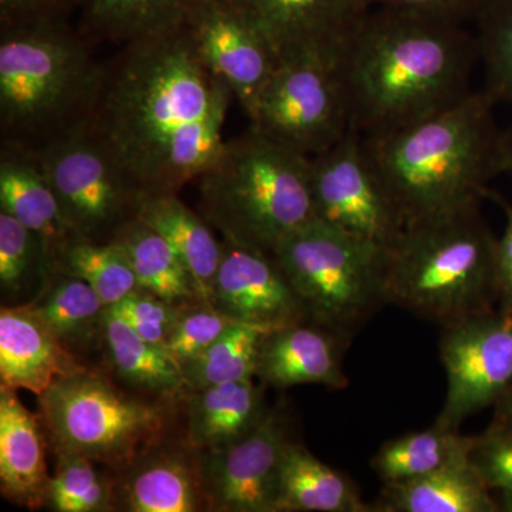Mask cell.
<instances>
[{
    "instance_id": "cell-30",
    "label": "cell",
    "mask_w": 512,
    "mask_h": 512,
    "mask_svg": "<svg viewBox=\"0 0 512 512\" xmlns=\"http://www.w3.org/2000/svg\"><path fill=\"white\" fill-rule=\"evenodd\" d=\"M55 279L49 291L33 308L45 320L56 338L66 345L87 343L96 333L103 338L107 306L83 279L64 272L50 271Z\"/></svg>"
},
{
    "instance_id": "cell-9",
    "label": "cell",
    "mask_w": 512,
    "mask_h": 512,
    "mask_svg": "<svg viewBox=\"0 0 512 512\" xmlns=\"http://www.w3.org/2000/svg\"><path fill=\"white\" fill-rule=\"evenodd\" d=\"M36 154L74 238L110 242L137 218L146 191L92 117Z\"/></svg>"
},
{
    "instance_id": "cell-23",
    "label": "cell",
    "mask_w": 512,
    "mask_h": 512,
    "mask_svg": "<svg viewBox=\"0 0 512 512\" xmlns=\"http://www.w3.org/2000/svg\"><path fill=\"white\" fill-rule=\"evenodd\" d=\"M137 218L150 225L173 247L197 285L202 301L210 302L212 286L222 256V241L201 212L192 211L177 192L146 194Z\"/></svg>"
},
{
    "instance_id": "cell-16",
    "label": "cell",
    "mask_w": 512,
    "mask_h": 512,
    "mask_svg": "<svg viewBox=\"0 0 512 512\" xmlns=\"http://www.w3.org/2000/svg\"><path fill=\"white\" fill-rule=\"evenodd\" d=\"M210 303L237 322L269 329L308 320L274 255L225 239Z\"/></svg>"
},
{
    "instance_id": "cell-18",
    "label": "cell",
    "mask_w": 512,
    "mask_h": 512,
    "mask_svg": "<svg viewBox=\"0 0 512 512\" xmlns=\"http://www.w3.org/2000/svg\"><path fill=\"white\" fill-rule=\"evenodd\" d=\"M82 367L30 306L0 311V387L45 392L57 377Z\"/></svg>"
},
{
    "instance_id": "cell-34",
    "label": "cell",
    "mask_w": 512,
    "mask_h": 512,
    "mask_svg": "<svg viewBox=\"0 0 512 512\" xmlns=\"http://www.w3.org/2000/svg\"><path fill=\"white\" fill-rule=\"evenodd\" d=\"M57 466L47 487L45 507L56 512H101L113 507L114 487L96 463L79 454L56 451Z\"/></svg>"
},
{
    "instance_id": "cell-22",
    "label": "cell",
    "mask_w": 512,
    "mask_h": 512,
    "mask_svg": "<svg viewBox=\"0 0 512 512\" xmlns=\"http://www.w3.org/2000/svg\"><path fill=\"white\" fill-rule=\"evenodd\" d=\"M255 379L239 380L191 392L187 403L188 441L195 450L228 446L247 436L265 419L261 386Z\"/></svg>"
},
{
    "instance_id": "cell-43",
    "label": "cell",
    "mask_w": 512,
    "mask_h": 512,
    "mask_svg": "<svg viewBox=\"0 0 512 512\" xmlns=\"http://www.w3.org/2000/svg\"><path fill=\"white\" fill-rule=\"evenodd\" d=\"M493 420L512 423V384L508 387L507 392L501 396V399L494 404Z\"/></svg>"
},
{
    "instance_id": "cell-7",
    "label": "cell",
    "mask_w": 512,
    "mask_h": 512,
    "mask_svg": "<svg viewBox=\"0 0 512 512\" xmlns=\"http://www.w3.org/2000/svg\"><path fill=\"white\" fill-rule=\"evenodd\" d=\"M311 322L349 339L387 305V251L319 221L272 252Z\"/></svg>"
},
{
    "instance_id": "cell-44",
    "label": "cell",
    "mask_w": 512,
    "mask_h": 512,
    "mask_svg": "<svg viewBox=\"0 0 512 512\" xmlns=\"http://www.w3.org/2000/svg\"><path fill=\"white\" fill-rule=\"evenodd\" d=\"M500 511L512 512V501H500Z\"/></svg>"
},
{
    "instance_id": "cell-26",
    "label": "cell",
    "mask_w": 512,
    "mask_h": 512,
    "mask_svg": "<svg viewBox=\"0 0 512 512\" xmlns=\"http://www.w3.org/2000/svg\"><path fill=\"white\" fill-rule=\"evenodd\" d=\"M198 0H80L79 29L94 45L124 46L184 28Z\"/></svg>"
},
{
    "instance_id": "cell-21",
    "label": "cell",
    "mask_w": 512,
    "mask_h": 512,
    "mask_svg": "<svg viewBox=\"0 0 512 512\" xmlns=\"http://www.w3.org/2000/svg\"><path fill=\"white\" fill-rule=\"evenodd\" d=\"M275 512H375L355 481L299 443L286 444L279 467Z\"/></svg>"
},
{
    "instance_id": "cell-29",
    "label": "cell",
    "mask_w": 512,
    "mask_h": 512,
    "mask_svg": "<svg viewBox=\"0 0 512 512\" xmlns=\"http://www.w3.org/2000/svg\"><path fill=\"white\" fill-rule=\"evenodd\" d=\"M111 242L119 245L127 256L138 288L170 302H204L177 252L140 218L127 222Z\"/></svg>"
},
{
    "instance_id": "cell-42",
    "label": "cell",
    "mask_w": 512,
    "mask_h": 512,
    "mask_svg": "<svg viewBox=\"0 0 512 512\" xmlns=\"http://www.w3.org/2000/svg\"><path fill=\"white\" fill-rule=\"evenodd\" d=\"M498 164H500V175H507L512 181V123L501 130Z\"/></svg>"
},
{
    "instance_id": "cell-33",
    "label": "cell",
    "mask_w": 512,
    "mask_h": 512,
    "mask_svg": "<svg viewBox=\"0 0 512 512\" xmlns=\"http://www.w3.org/2000/svg\"><path fill=\"white\" fill-rule=\"evenodd\" d=\"M474 20L483 90L495 103L512 106V0H488Z\"/></svg>"
},
{
    "instance_id": "cell-6",
    "label": "cell",
    "mask_w": 512,
    "mask_h": 512,
    "mask_svg": "<svg viewBox=\"0 0 512 512\" xmlns=\"http://www.w3.org/2000/svg\"><path fill=\"white\" fill-rule=\"evenodd\" d=\"M495 255L480 205L410 222L387 251V301L440 328L494 311Z\"/></svg>"
},
{
    "instance_id": "cell-3",
    "label": "cell",
    "mask_w": 512,
    "mask_h": 512,
    "mask_svg": "<svg viewBox=\"0 0 512 512\" xmlns=\"http://www.w3.org/2000/svg\"><path fill=\"white\" fill-rule=\"evenodd\" d=\"M497 103L483 89L410 126L363 137L367 154L404 221L480 205L500 175Z\"/></svg>"
},
{
    "instance_id": "cell-5",
    "label": "cell",
    "mask_w": 512,
    "mask_h": 512,
    "mask_svg": "<svg viewBox=\"0 0 512 512\" xmlns=\"http://www.w3.org/2000/svg\"><path fill=\"white\" fill-rule=\"evenodd\" d=\"M311 157L249 124L198 178L200 212L225 241L271 254L315 221Z\"/></svg>"
},
{
    "instance_id": "cell-28",
    "label": "cell",
    "mask_w": 512,
    "mask_h": 512,
    "mask_svg": "<svg viewBox=\"0 0 512 512\" xmlns=\"http://www.w3.org/2000/svg\"><path fill=\"white\" fill-rule=\"evenodd\" d=\"M103 340L111 366L131 386L161 397L191 392L183 369L167 349L141 338L109 309L104 315Z\"/></svg>"
},
{
    "instance_id": "cell-36",
    "label": "cell",
    "mask_w": 512,
    "mask_h": 512,
    "mask_svg": "<svg viewBox=\"0 0 512 512\" xmlns=\"http://www.w3.org/2000/svg\"><path fill=\"white\" fill-rule=\"evenodd\" d=\"M237 320L228 318L210 302H194L185 306L165 349L183 366L224 335Z\"/></svg>"
},
{
    "instance_id": "cell-4",
    "label": "cell",
    "mask_w": 512,
    "mask_h": 512,
    "mask_svg": "<svg viewBox=\"0 0 512 512\" xmlns=\"http://www.w3.org/2000/svg\"><path fill=\"white\" fill-rule=\"evenodd\" d=\"M69 20L0 28V138L39 150L93 117L106 63Z\"/></svg>"
},
{
    "instance_id": "cell-20",
    "label": "cell",
    "mask_w": 512,
    "mask_h": 512,
    "mask_svg": "<svg viewBox=\"0 0 512 512\" xmlns=\"http://www.w3.org/2000/svg\"><path fill=\"white\" fill-rule=\"evenodd\" d=\"M40 417L20 402L16 390L0 387V488L13 503L45 507L50 477Z\"/></svg>"
},
{
    "instance_id": "cell-39",
    "label": "cell",
    "mask_w": 512,
    "mask_h": 512,
    "mask_svg": "<svg viewBox=\"0 0 512 512\" xmlns=\"http://www.w3.org/2000/svg\"><path fill=\"white\" fill-rule=\"evenodd\" d=\"M79 5L80 0H0V28L69 20Z\"/></svg>"
},
{
    "instance_id": "cell-35",
    "label": "cell",
    "mask_w": 512,
    "mask_h": 512,
    "mask_svg": "<svg viewBox=\"0 0 512 512\" xmlns=\"http://www.w3.org/2000/svg\"><path fill=\"white\" fill-rule=\"evenodd\" d=\"M49 269V254L42 239L0 211V285L3 292H19L36 272L49 274Z\"/></svg>"
},
{
    "instance_id": "cell-11",
    "label": "cell",
    "mask_w": 512,
    "mask_h": 512,
    "mask_svg": "<svg viewBox=\"0 0 512 512\" xmlns=\"http://www.w3.org/2000/svg\"><path fill=\"white\" fill-rule=\"evenodd\" d=\"M309 185L316 221L384 251L399 241L402 215L357 131L350 130L328 150L311 157Z\"/></svg>"
},
{
    "instance_id": "cell-13",
    "label": "cell",
    "mask_w": 512,
    "mask_h": 512,
    "mask_svg": "<svg viewBox=\"0 0 512 512\" xmlns=\"http://www.w3.org/2000/svg\"><path fill=\"white\" fill-rule=\"evenodd\" d=\"M278 413L269 410L251 433L217 450L200 451L208 507L228 512H275L279 467L289 443Z\"/></svg>"
},
{
    "instance_id": "cell-27",
    "label": "cell",
    "mask_w": 512,
    "mask_h": 512,
    "mask_svg": "<svg viewBox=\"0 0 512 512\" xmlns=\"http://www.w3.org/2000/svg\"><path fill=\"white\" fill-rule=\"evenodd\" d=\"M474 437L434 421L433 426L386 441L370 460L383 484L410 480L470 463Z\"/></svg>"
},
{
    "instance_id": "cell-15",
    "label": "cell",
    "mask_w": 512,
    "mask_h": 512,
    "mask_svg": "<svg viewBox=\"0 0 512 512\" xmlns=\"http://www.w3.org/2000/svg\"><path fill=\"white\" fill-rule=\"evenodd\" d=\"M248 20L279 62L305 53L343 55L370 8L366 0H225Z\"/></svg>"
},
{
    "instance_id": "cell-31",
    "label": "cell",
    "mask_w": 512,
    "mask_h": 512,
    "mask_svg": "<svg viewBox=\"0 0 512 512\" xmlns=\"http://www.w3.org/2000/svg\"><path fill=\"white\" fill-rule=\"evenodd\" d=\"M50 271L64 272L92 286L107 308L138 288L127 256L114 242L72 238L50 264Z\"/></svg>"
},
{
    "instance_id": "cell-8",
    "label": "cell",
    "mask_w": 512,
    "mask_h": 512,
    "mask_svg": "<svg viewBox=\"0 0 512 512\" xmlns=\"http://www.w3.org/2000/svg\"><path fill=\"white\" fill-rule=\"evenodd\" d=\"M39 417L56 451L114 468L131 466L157 443L167 413L79 367L39 394Z\"/></svg>"
},
{
    "instance_id": "cell-14",
    "label": "cell",
    "mask_w": 512,
    "mask_h": 512,
    "mask_svg": "<svg viewBox=\"0 0 512 512\" xmlns=\"http://www.w3.org/2000/svg\"><path fill=\"white\" fill-rule=\"evenodd\" d=\"M185 29L202 62L227 84L251 120L279 63L274 49L225 0H198Z\"/></svg>"
},
{
    "instance_id": "cell-24",
    "label": "cell",
    "mask_w": 512,
    "mask_h": 512,
    "mask_svg": "<svg viewBox=\"0 0 512 512\" xmlns=\"http://www.w3.org/2000/svg\"><path fill=\"white\" fill-rule=\"evenodd\" d=\"M121 488L131 512H194L208 507L202 491L200 461L181 451L141 454Z\"/></svg>"
},
{
    "instance_id": "cell-37",
    "label": "cell",
    "mask_w": 512,
    "mask_h": 512,
    "mask_svg": "<svg viewBox=\"0 0 512 512\" xmlns=\"http://www.w3.org/2000/svg\"><path fill=\"white\" fill-rule=\"evenodd\" d=\"M187 305L167 301L156 293L137 288L107 309L124 320L141 338L165 348Z\"/></svg>"
},
{
    "instance_id": "cell-25",
    "label": "cell",
    "mask_w": 512,
    "mask_h": 512,
    "mask_svg": "<svg viewBox=\"0 0 512 512\" xmlns=\"http://www.w3.org/2000/svg\"><path fill=\"white\" fill-rule=\"evenodd\" d=\"M470 463L443 468L426 476L383 484L373 504L379 512H498L493 497Z\"/></svg>"
},
{
    "instance_id": "cell-38",
    "label": "cell",
    "mask_w": 512,
    "mask_h": 512,
    "mask_svg": "<svg viewBox=\"0 0 512 512\" xmlns=\"http://www.w3.org/2000/svg\"><path fill=\"white\" fill-rule=\"evenodd\" d=\"M470 464L476 468L500 501H512V423L493 420L484 433L474 437Z\"/></svg>"
},
{
    "instance_id": "cell-10",
    "label": "cell",
    "mask_w": 512,
    "mask_h": 512,
    "mask_svg": "<svg viewBox=\"0 0 512 512\" xmlns=\"http://www.w3.org/2000/svg\"><path fill=\"white\" fill-rule=\"evenodd\" d=\"M342 56L305 53L281 60L249 124L308 157L338 143L352 130Z\"/></svg>"
},
{
    "instance_id": "cell-2",
    "label": "cell",
    "mask_w": 512,
    "mask_h": 512,
    "mask_svg": "<svg viewBox=\"0 0 512 512\" xmlns=\"http://www.w3.org/2000/svg\"><path fill=\"white\" fill-rule=\"evenodd\" d=\"M342 64L352 130L370 137L429 119L474 92L480 56L463 22L372 8Z\"/></svg>"
},
{
    "instance_id": "cell-32",
    "label": "cell",
    "mask_w": 512,
    "mask_h": 512,
    "mask_svg": "<svg viewBox=\"0 0 512 512\" xmlns=\"http://www.w3.org/2000/svg\"><path fill=\"white\" fill-rule=\"evenodd\" d=\"M274 329L235 323L210 348L181 366L191 392L227 382L255 379L262 340Z\"/></svg>"
},
{
    "instance_id": "cell-1",
    "label": "cell",
    "mask_w": 512,
    "mask_h": 512,
    "mask_svg": "<svg viewBox=\"0 0 512 512\" xmlns=\"http://www.w3.org/2000/svg\"><path fill=\"white\" fill-rule=\"evenodd\" d=\"M234 100L184 26L120 46L92 119L146 194H178L220 153Z\"/></svg>"
},
{
    "instance_id": "cell-12",
    "label": "cell",
    "mask_w": 512,
    "mask_h": 512,
    "mask_svg": "<svg viewBox=\"0 0 512 512\" xmlns=\"http://www.w3.org/2000/svg\"><path fill=\"white\" fill-rule=\"evenodd\" d=\"M447 394L436 421L461 423L494 406L512 384V318L494 309L441 328Z\"/></svg>"
},
{
    "instance_id": "cell-19",
    "label": "cell",
    "mask_w": 512,
    "mask_h": 512,
    "mask_svg": "<svg viewBox=\"0 0 512 512\" xmlns=\"http://www.w3.org/2000/svg\"><path fill=\"white\" fill-rule=\"evenodd\" d=\"M0 211L42 239L50 264L74 238L35 150L0 141Z\"/></svg>"
},
{
    "instance_id": "cell-17",
    "label": "cell",
    "mask_w": 512,
    "mask_h": 512,
    "mask_svg": "<svg viewBox=\"0 0 512 512\" xmlns=\"http://www.w3.org/2000/svg\"><path fill=\"white\" fill-rule=\"evenodd\" d=\"M349 342L306 320L271 330L262 340L256 377L276 389L319 384L340 390L349 386L342 350Z\"/></svg>"
},
{
    "instance_id": "cell-40",
    "label": "cell",
    "mask_w": 512,
    "mask_h": 512,
    "mask_svg": "<svg viewBox=\"0 0 512 512\" xmlns=\"http://www.w3.org/2000/svg\"><path fill=\"white\" fill-rule=\"evenodd\" d=\"M488 0H366L367 6L404 10L466 23L476 19Z\"/></svg>"
},
{
    "instance_id": "cell-41",
    "label": "cell",
    "mask_w": 512,
    "mask_h": 512,
    "mask_svg": "<svg viewBox=\"0 0 512 512\" xmlns=\"http://www.w3.org/2000/svg\"><path fill=\"white\" fill-rule=\"evenodd\" d=\"M505 227L497 238L495 255V289L498 311L512 318V207L504 204Z\"/></svg>"
}]
</instances>
